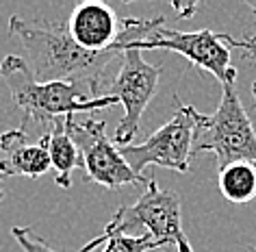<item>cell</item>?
Masks as SVG:
<instances>
[{
    "label": "cell",
    "mask_w": 256,
    "mask_h": 252,
    "mask_svg": "<svg viewBox=\"0 0 256 252\" xmlns=\"http://www.w3.org/2000/svg\"><path fill=\"white\" fill-rule=\"evenodd\" d=\"M9 35L20 42L22 59L40 83H72L89 98H102L100 89L108 66L122 57L118 50L89 53L72 40L66 22H28L9 18Z\"/></svg>",
    "instance_id": "obj_1"
},
{
    "label": "cell",
    "mask_w": 256,
    "mask_h": 252,
    "mask_svg": "<svg viewBox=\"0 0 256 252\" xmlns=\"http://www.w3.org/2000/svg\"><path fill=\"white\" fill-rule=\"evenodd\" d=\"M161 248L152 235L144 232V235H113L102 241L100 252H148Z\"/></svg>",
    "instance_id": "obj_13"
},
{
    "label": "cell",
    "mask_w": 256,
    "mask_h": 252,
    "mask_svg": "<svg viewBox=\"0 0 256 252\" xmlns=\"http://www.w3.org/2000/svg\"><path fill=\"white\" fill-rule=\"evenodd\" d=\"M172 9L178 14V18H191L196 14L198 9H200V5L196 3H189V5H182V3H172Z\"/></svg>",
    "instance_id": "obj_16"
},
{
    "label": "cell",
    "mask_w": 256,
    "mask_h": 252,
    "mask_svg": "<svg viewBox=\"0 0 256 252\" xmlns=\"http://www.w3.org/2000/svg\"><path fill=\"white\" fill-rule=\"evenodd\" d=\"M63 126L80 150L85 180L98 183L104 189H120L124 185H148L150 178L132 172L128 161L122 157L120 146L106 137V122L96 118L78 122L76 115H70L63 120Z\"/></svg>",
    "instance_id": "obj_5"
},
{
    "label": "cell",
    "mask_w": 256,
    "mask_h": 252,
    "mask_svg": "<svg viewBox=\"0 0 256 252\" xmlns=\"http://www.w3.org/2000/svg\"><path fill=\"white\" fill-rule=\"evenodd\" d=\"M11 235L24 252H56L40 235H35V230L28 228V226H16V228H11Z\"/></svg>",
    "instance_id": "obj_14"
},
{
    "label": "cell",
    "mask_w": 256,
    "mask_h": 252,
    "mask_svg": "<svg viewBox=\"0 0 256 252\" xmlns=\"http://www.w3.org/2000/svg\"><path fill=\"white\" fill-rule=\"evenodd\" d=\"M191 157L213 152L217 170L234 161H248L256 165V131L248 111L243 109L234 81L222 85V100L215 113L196 115V139Z\"/></svg>",
    "instance_id": "obj_4"
},
{
    "label": "cell",
    "mask_w": 256,
    "mask_h": 252,
    "mask_svg": "<svg viewBox=\"0 0 256 252\" xmlns=\"http://www.w3.org/2000/svg\"><path fill=\"white\" fill-rule=\"evenodd\" d=\"M144 226L146 232L161 243V248L174 245L178 252H194L187 232L182 228V204L174 189H161L156 178L148 180L146 191L132 204H122L102 235L85 243L78 252H94L102 241L113 235H130V230Z\"/></svg>",
    "instance_id": "obj_3"
},
{
    "label": "cell",
    "mask_w": 256,
    "mask_h": 252,
    "mask_svg": "<svg viewBox=\"0 0 256 252\" xmlns=\"http://www.w3.org/2000/svg\"><path fill=\"white\" fill-rule=\"evenodd\" d=\"M0 174L2 176H26L40 178L50 167L48 139H33V135L24 133L22 128H14L0 135Z\"/></svg>",
    "instance_id": "obj_10"
},
{
    "label": "cell",
    "mask_w": 256,
    "mask_h": 252,
    "mask_svg": "<svg viewBox=\"0 0 256 252\" xmlns=\"http://www.w3.org/2000/svg\"><path fill=\"white\" fill-rule=\"evenodd\" d=\"M66 24L72 40L89 53L113 50L122 33V20L115 16V11L108 5L94 0L76 5Z\"/></svg>",
    "instance_id": "obj_9"
},
{
    "label": "cell",
    "mask_w": 256,
    "mask_h": 252,
    "mask_svg": "<svg viewBox=\"0 0 256 252\" xmlns=\"http://www.w3.org/2000/svg\"><path fill=\"white\" fill-rule=\"evenodd\" d=\"M228 33H213L208 29L202 31H170L163 27L154 29L152 33L137 42H128L122 50H172L184 57L189 63L206 70L208 74H213L222 85H226L230 81H236V70L230 66V48L226 42Z\"/></svg>",
    "instance_id": "obj_7"
},
{
    "label": "cell",
    "mask_w": 256,
    "mask_h": 252,
    "mask_svg": "<svg viewBox=\"0 0 256 252\" xmlns=\"http://www.w3.org/2000/svg\"><path fill=\"white\" fill-rule=\"evenodd\" d=\"M0 76L7 83L14 105L22 109L20 128L28 135L30 131H40L44 137L70 115L120 105L113 94H106L102 98H89L72 83H40L26 61L18 55L4 57L0 63Z\"/></svg>",
    "instance_id": "obj_2"
},
{
    "label": "cell",
    "mask_w": 256,
    "mask_h": 252,
    "mask_svg": "<svg viewBox=\"0 0 256 252\" xmlns=\"http://www.w3.org/2000/svg\"><path fill=\"white\" fill-rule=\"evenodd\" d=\"M220 191L232 204H248L256 198V165L234 161L220 170Z\"/></svg>",
    "instance_id": "obj_12"
},
{
    "label": "cell",
    "mask_w": 256,
    "mask_h": 252,
    "mask_svg": "<svg viewBox=\"0 0 256 252\" xmlns=\"http://www.w3.org/2000/svg\"><path fill=\"white\" fill-rule=\"evenodd\" d=\"M226 42H228L230 48H241L246 59L256 61V35H250V37H246V40H236V37L228 35Z\"/></svg>",
    "instance_id": "obj_15"
},
{
    "label": "cell",
    "mask_w": 256,
    "mask_h": 252,
    "mask_svg": "<svg viewBox=\"0 0 256 252\" xmlns=\"http://www.w3.org/2000/svg\"><path fill=\"white\" fill-rule=\"evenodd\" d=\"M248 7H250V11H252V14H254V18H256V0H248Z\"/></svg>",
    "instance_id": "obj_17"
},
{
    "label": "cell",
    "mask_w": 256,
    "mask_h": 252,
    "mask_svg": "<svg viewBox=\"0 0 256 252\" xmlns=\"http://www.w3.org/2000/svg\"><path fill=\"white\" fill-rule=\"evenodd\" d=\"M163 66H152L144 59L139 50H122L118 74L111 83V92L120 100L122 120L115 128L113 141L118 146H128L142 126L144 111L148 109L152 96L158 89Z\"/></svg>",
    "instance_id": "obj_8"
},
{
    "label": "cell",
    "mask_w": 256,
    "mask_h": 252,
    "mask_svg": "<svg viewBox=\"0 0 256 252\" xmlns=\"http://www.w3.org/2000/svg\"><path fill=\"white\" fill-rule=\"evenodd\" d=\"M176 113L168 124H163L142 144L120 146L122 157L128 161L132 172L144 174L148 165L168 167V170L187 174L191 170V150L196 139V115L198 109L184 105L174 94Z\"/></svg>",
    "instance_id": "obj_6"
},
{
    "label": "cell",
    "mask_w": 256,
    "mask_h": 252,
    "mask_svg": "<svg viewBox=\"0 0 256 252\" xmlns=\"http://www.w3.org/2000/svg\"><path fill=\"white\" fill-rule=\"evenodd\" d=\"M48 139V154H50V165L54 167L56 178L54 183L61 189H70L72 187V172L76 167H82V157L78 146L74 144V139L68 135L66 126L56 124L52 131L46 135Z\"/></svg>",
    "instance_id": "obj_11"
},
{
    "label": "cell",
    "mask_w": 256,
    "mask_h": 252,
    "mask_svg": "<svg viewBox=\"0 0 256 252\" xmlns=\"http://www.w3.org/2000/svg\"><path fill=\"white\" fill-rule=\"evenodd\" d=\"M4 176H2V174H0V180H2ZM2 198H4V191H2V185H0V202H2Z\"/></svg>",
    "instance_id": "obj_18"
}]
</instances>
